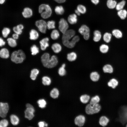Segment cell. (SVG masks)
Instances as JSON below:
<instances>
[{"mask_svg":"<svg viewBox=\"0 0 127 127\" xmlns=\"http://www.w3.org/2000/svg\"><path fill=\"white\" fill-rule=\"evenodd\" d=\"M8 124V121L6 119H2L0 121V127H6Z\"/></svg>","mask_w":127,"mask_h":127,"instance_id":"obj_48","label":"cell"},{"mask_svg":"<svg viewBox=\"0 0 127 127\" xmlns=\"http://www.w3.org/2000/svg\"><path fill=\"white\" fill-rule=\"evenodd\" d=\"M76 15L73 14L69 15L68 17V21L71 24H74L76 23L77 20Z\"/></svg>","mask_w":127,"mask_h":127,"instance_id":"obj_20","label":"cell"},{"mask_svg":"<svg viewBox=\"0 0 127 127\" xmlns=\"http://www.w3.org/2000/svg\"><path fill=\"white\" fill-rule=\"evenodd\" d=\"M42 83L45 85H49L51 82V80L50 77L48 76H44L42 78Z\"/></svg>","mask_w":127,"mask_h":127,"instance_id":"obj_35","label":"cell"},{"mask_svg":"<svg viewBox=\"0 0 127 127\" xmlns=\"http://www.w3.org/2000/svg\"><path fill=\"white\" fill-rule=\"evenodd\" d=\"M75 13L78 15L79 16L80 15V13L79 12L77 9L75 10Z\"/></svg>","mask_w":127,"mask_h":127,"instance_id":"obj_54","label":"cell"},{"mask_svg":"<svg viewBox=\"0 0 127 127\" xmlns=\"http://www.w3.org/2000/svg\"><path fill=\"white\" fill-rule=\"evenodd\" d=\"M90 96L88 95L85 94L81 95L80 98L81 102L83 103H86L89 101Z\"/></svg>","mask_w":127,"mask_h":127,"instance_id":"obj_37","label":"cell"},{"mask_svg":"<svg viewBox=\"0 0 127 127\" xmlns=\"http://www.w3.org/2000/svg\"><path fill=\"white\" fill-rule=\"evenodd\" d=\"M60 34L58 31L56 29H53L50 34V37L53 40H56L59 37Z\"/></svg>","mask_w":127,"mask_h":127,"instance_id":"obj_26","label":"cell"},{"mask_svg":"<svg viewBox=\"0 0 127 127\" xmlns=\"http://www.w3.org/2000/svg\"><path fill=\"white\" fill-rule=\"evenodd\" d=\"M94 35L93 37V40L95 42H97L99 41L101 38V32L99 30H95L93 32Z\"/></svg>","mask_w":127,"mask_h":127,"instance_id":"obj_21","label":"cell"},{"mask_svg":"<svg viewBox=\"0 0 127 127\" xmlns=\"http://www.w3.org/2000/svg\"><path fill=\"white\" fill-rule=\"evenodd\" d=\"M49 38L47 37L43 38L40 41V48L42 51H45L49 47Z\"/></svg>","mask_w":127,"mask_h":127,"instance_id":"obj_11","label":"cell"},{"mask_svg":"<svg viewBox=\"0 0 127 127\" xmlns=\"http://www.w3.org/2000/svg\"><path fill=\"white\" fill-rule=\"evenodd\" d=\"M6 0H0V4H3L5 2Z\"/></svg>","mask_w":127,"mask_h":127,"instance_id":"obj_55","label":"cell"},{"mask_svg":"<svg viewBox=\"0 0 127 127\" xmlns=\"http://www.w3.org/2000/svg\"><path fill=\"white\" fill-rule=\"evenodd\" d=\"M91 2L95 5L97 4L99 2V0H91Z\"/></svg>","mask_w":127,"mask_h":127,"instance_id":"obj_52","label":"cell"},{"mask_svg":"<svg viewBox=\"0 0 127 127\" xmlns=\"http://www.w3.org/2000/svg\"><path fill=\"white\" fill-rule=\"evenodd\" d=\"M79 33L83 36L85 40H87L89 38L90 29L86 25H82L79 29Z\"/></svg>","mask_w":127,"mask_h":127,"instance_id":"obj_6","label":"cell"},{"mask_svg":"<svg viewBox=\"0 0 127 127\" xmlns=\"http://www.w3.org/2000/svg\"><path fill=\"white\" fill-rule=\"evenodd\" d=\"M92 105L94 114L97 113L100 111L101 109V106L98 103Z\"/></svg>","mask_w":127,"mask_h":127,"instance_id":"obj_46","label":"cell"},{"mask_svg":"<svg viewBox=\"0 0 127 127\" xmlns=\"http://www.w3.org/2000/svg\"><path fill=\"white\" fill-rule=\"evenodd\" d=\"M68 24L64 18L61 19L59 22L58 27L60 31L63 34L68 30Z\"/></svg>","mask_w":127,"mask_h":127,"instance_id":"obj_10","label":"cell"},{"mask_svg":"<svg viewBox=\"0 0 127 127\" xmlns=\"http://www.w3.org/2000/svg\"><path fill=\"white\" fill-rule=\"evenodd\" d=\"M37 103L39 107L42 108H45L47 104L46 101L43 99L39 100L37 101Z\"/></svg>","mask_w":127,"mask_h":127,"instance_id":"obj_45","label":"cell"},{"mask_svg":"<svg viewBox=\"0 0 127 127\" xmlns=\"http://www.w3.org/2000/svg\"><path fill=\"white\" fill-rule=\"evenodd\" d=\"M56 2L59 3H61L64 2L66 1V0H54Z\"/></svg>","mask_w":127,"mask_h":127,"instance_id":"obj_53","label":"cell"},{"mask_svg":"<svg viewBox=\"0 0 127 127\" xmlns=\"http://www.w3.org/2000/svg\"><path fill=\"white\" fill-rule=\"evenodd\" d=\"M9 109V105L8 103L0 102V116L2 118L6 117Z\"/></svg>","mask_w":127,"mask_h":127,"instance_id":"obj_9","label":"cell"},{"mask_svg":"<svg viewBox=\"0 0 127 127\" xmlns=\"http://www.w3.org/2000/svg\"><path fill=\"white\" fill-rule=\"evenodd\" d=\"M46 123L44 121H40L38 123V125L40 127H45Z\"/></svg>","mask_w":127,"mask_h":127,"instance_id":"obj_50","label":"cell"},{"mask_svg":"<svg viewBox=\"0 0 127 127\" xmlns=\"http://www.w3.org/2000/svg\"><path fill=\"white\" fill-rule=\"evenodd\" d=\"M109 49L108 46L107 45L105 44L101 45L99 48L100 51L103 53H107Z\"/></svg>","mask_w":127,"mask_h":127,"instance_id":"obj_42","label":"cell"},{"mask_svg":"<svg viewBox=\"0 0 127 127\" xmlns=\"http://www.w3.org/2000/svg\"><path fill=\"white\" fill-rule=\"evenodd\" d=\"M39 71L37 68H34L31 71L30 77L32 80L36 79L39 73Z\"/></svg>","mask_w":127,"mask_h":127,"instance_id":"obj_18","label":"cell"},{"mask_svg":"<svg viewBox=\"0 0 127 127\" xmlns=\"http://www.w3.org/2000/svg\"><path fill=\"white\" fill-rule=\"evenodd\" d=\"M24 28V27L23 25L20 24L14 27L13 28V30L15 33L20 35L22 33V30Z\"/></svg>","mask_w":127,"mask_h":127,"instance_id":"obj_17","label":"cell"},{"mask_svg":"<svg viewBox=\"0 0 127 127\" xmlns=\"http://www.w3.org/2000/svg\"><path fill=\"white\" fill-rule=\"evenodd\" d=\"M77 55L74 52H72L68 53L67 56V59L69 61L72 62L75 61L77 59Z\"/></svg>","mask_w":127,"mask_h":127,"instance_id":"obj_23","label":"cell"},{"mask_svg":"<svg viewBox=\"0 0 127 127\" xmlns=\"http://www.w3.org/2000/svg\"><path fill=\"white\" fill-rule=\"evenodd\" d=\"M126 127H127V124L126 125Z\"/></svg>","mask_w":127,"mask_h":127,"instance_id":"obj_57","label":"cell"},{"mask_svg":"<svg viewBox=\"0 0 127 127\" xmlns=\"http://www.w3.org/2000/svg\"><path fill=\"white\" fill-rule=\"evenodd\" d=\"M75 31L73 29L67 30L63 34L62 37V42L70 40L75 36Z\"/></svg>","mask_w":127,"mask_h":127,"instance_id":"obj_7","label":"cell"},{"mask_svg":"<svg viewBox=\"0 0 127 127\" xmlns=\"http://www.w3.org/2000/svg\"><path fill=\"white\" fill-rule=\"evenodd\" d=\"M85 121V117L84 116L82 115L76 116L74 120L75 124L80 127H82L84 125Z\"/></svg>","mask_w":127,"mask_h":127,"instance_id":"obj_12","label":"cell"},{"mask_svg":"<svg viewBox=\"0 0 127 127\" xmlns=\"http://www.w3.org/2000/svg\"><path fill=\"white\" fill-rule=\"evenodd\" d=\"M90 77L91 80L94 82L98 81L100 78V75L96 71H93L90 74Z\"/></svg>","mask_w":127,"mask_h":127,"instance_id":"obj_22","label":"cell"},{"mask_svg":"<svg viewBox=\"0 0 127 127\" xmlns=\"http://www.w3.org/2000/svg\"><path fill=\"white\" fill-rule=\"evenodd\" d=\"M38 11L42 17L44 19L49 18L52 13L51 7L48 4H42L39 6Z\"/></svg>","mask_w":127,"mask_h":127,"instance_id":"obj_3","label":"cell"},{"mask_svg":"<svg viewBox=\"0 0 127 127\" xmlns=\"http://www.w3.org/2000/svg\"><path fill=\"white\" fill-rule=\"evenodd\" d=\"M10 121L11 123L14 125H16L19 123V119L16 115L12 114L10 116Z\"/></svg>","mask_w":127,"mask_h":127,"instance_id":"obj_25","label":"cell"},{"mask_svg":"<svg viewBox=\"0 0 127 127\" xmlns=\"http://www.w3.org/2000/svg\"><path fill=\"white\" fill-rule=\"evenodd\" d=\"M117 15L122 20L125 19L127 16V11L124 9H122L118 11Z\"/></svg>","mask_w":127,"mask_h":127,"instance_id":"obj_28","label":"cell"},{"mask_svg":"<svg viewBox=\"0 0 127 127\" xmlns=\"http://www.w3.org/2000/svg\"><path fill=\"white\" fill-rule=\"evenodd\" d=\"M39 37V33L36 30L32 29L30 30L29 33V38L31 40H36Z\"/></svg>","mask_w":127,"mask_h":127,"instance_id":"obj_14","label":"cell"},{"mask_svg":"<svg viewBox=\"0 0 127 127\" xmlns=\"http://www.w3.org/2000/svg\"><path fill=\"white\" fill-rule=\"evenodd\" d=\"M51 48L54 53H58L61 51L62 48L60 44L58 43H55L52 44Z\"/></svg>","mask_w":127,"mask_h":127,"instance_id":"obj_15","label":"cell"},{"mask_svg":"<svg viewBox=\"0 0 127 127\" xmlns=\"http://www.w3.org/2000/svg\"><path fill=\"white\" fill-rule=\"evenodd\" d=\"M117 4V2L115 0H107V7L110 9H113L115 8Z\"/></svg>","mask_w":127,"mask_h":127,"instance_id":"obj_32","label":"cell"},{"mask_svg":"<svg viewBox=\"0 0 127 127\" xmlns=\"http://www.w3.org/2000/svg\"><path fill=\"white\" fill-rule=\"evenodd\" d=\"M66 65L65 64H63L61 67L59 68L58 73L60 76H63L65 75L66 73V71L65 69Z\"/></svg>","mask_w":127,"mask_h":127,"instance_id":"obj_31","label":"cell"},{"mask_svg":"<svg viewBox=\"0 0 127 127\" xmlns=\"http://www.w3.org/2000/svg\"><path fill=\"white\" fill-rule=\"evenodd\" d=\"M100 101V98L98 95H96L92 97L90 102V104L92 105L98 103Z\"/></svg>","mask_w":127,"mask_h":127,"instance_id":"obj_43","label":"cell"},{"mask_svg":"<svg viewBox=\"0 0 127 127\" xmlns=\"http://www.w3.org/2000/svg\"><path fill=\"white\" fill-rule=\"evenodd\" d=\"M26 56L23 51L21 49L13 51L11 56V60L13 62L16 64L22 63L25 59Z\"/></svg>","mask_w":127,"mask_h":127,"instance_id":"obj_2","label":"cell"},{"mask_svg":"<svg viewBox=\"0 0 127 127\" xmlns=\"http://www.w3.org/2000/svg\"><path fill=\"white\" fill-rule=\"evenodd\" d=\"M31 54L33 56H35L39 52V49L38 47L35 44L33 45L30 48Z\"/></svg>","mask_w":127,"mask_h":127,"instance_id":"obj_30","label":"cell"},{"mask_svg":"<svg viewBox=\"0 0 127 127\" xmlns=\"http://www.w3.org/2000/svg\"><path fill=\"white\" fill-rule=\"evenodd\" d=\"M35 24L41 32L43 34L46 33L47 29V23L45 20H37Z\"/></svg>","mask_w":127,"mask_h":127,"instance_id":"obj_5","label":"cell"},{"mask_svg":"<svg viewBox=\"0 0 127 127\" xmlns=\"http://www.w3.org/2000/svg\"><path fill=\"white\" fill-rule=\"evenodd\" d=\"M19 35L16 33H14L12 35V38L15 40H17L19 38Z\"/></svg>","mask_w":127,"mask_h":127,"instance_id":"obj_51","label":"cell"},{"mask_svg":"<svg viewBox=\"0 0 127 127\" xmlns=\"http://www.w3.org/2000/svg\"><path fill=\"white\" fill-rule=\"evenodd\" d=\"M80 40L79 36H74L71 40L62 42L63 45L67 47L72 48L75 46L76 43Z\"/></svg>","mask_w":127,"mask_h":127,"instance_id":"obj_8","label":"cell"},{"mask_svg":"<svg viewBox=\"0 0 127 127\" xmlns=\"http://www.w3.org/2000/svg\"><path fill=\"white\" fill-rule=\"evenodd\" d=\"M55 13L57 15H61L64 12V9L63 7L61 6H56L55 9Z\"/></svg>","mask_w":127,"mask_h":127,"instance_id":"obj_36","label":"cell"},{"mask_svg":"<svg viewBox=\"0 0 127 127\" xmlns=\"http://www.w3.org/2000/svg\"><path fill=\"white\" fill-rule=\"evenodd\" d=\"M109 122V119L106 116H101L99 120V123L100 125L103 127L106 126Z\"/></svg>","mask_w":127,"mask_h":127,"instance_id":"obj_19","label":"cell"},{"mask_svg":"<svg viewBox=\"0 0 127 127\" xmlns=\"http://www.w3.org/2000/svg\"><path fill=\"white\" fill-rule=\"evenodd\" d=\"M118 84V80L112 78L107 83V85L110 87L114 89L117 86Z\"/></svg>","mask_w":127,"mask_h":127,"instance_id":"obj_24","label":"cell"},{"mask_svg":"<svg viewBox=\"0 0 127 127\" xmlns=\"http://www.w3.org/2000/svg\"><path fill=\"white\" fill-rule=\"evenodd\" d=\"M22 14L25 18H29L32 16L33 11L31 8L29 7H26L24 9Z\"/></svg>","mask_w":127,"mask_h":127,"instance_id":"obj_13","label":"cell"},{"mask_svg":"<svg viewBox=\"0 0 127 127\" xmlns=\"http://www.w3.org/2000/svg\"><path fill=\"white\" fill-rule=\"evenodd\" d=\"M11 30L8 27H4L2 31V34L4 38H7L11 32Z\"/></svg>","mask_w":127,"mask_h":127,"instance_id":"obj_38","label":"cell"},{"mask_svg":"<svg viewBox=\"0 0 127 127\" xmlns=\"http://www.w3.org/2000/svg\"><path fill=\"white\" fill-rule=\"evenodd\" d=\"M7 41L8 45L12 48H15L17 45L16 40L15 39L12 37H9L7 38Z\"/></svg>","mask_w":127,"mask_h":127,"instance_id":"obj_27","label":"cell"},{"mask_svg":"<svg viewBox=\"0 0 127 127\" xmlns=\"http://www.w3.org/2000/svg\"><path fill=\"white\" fill-rule=\"evenodd\" d=\"M112 33L114 36L118 39L121 38L122 37V32L118 29L113 30L112 31Z\"/></svg>","mask_w":127,"mask_h":127,"instance_id":"obj_34","label":"cell"},{"mask_svg":"<svg viewBox=\"0 0 127 127\" xmlns=\"http://www.w3.org/2000/svg\"><path fill=\"white\" fill-rule=\"evenodd\" d=\"M85 111L86 113L88 115L94 114L92 105L90 104H88L86 106Z\"/></svg>","mask_w":127,"mask_h":127,"instance_id":"obj_40","label":"cell"},{"mask_svg":"<svg viewBox=\"0 0 127 127\" xmlns=\"http://www.w3.org/2000/svg\"><path fill=\"white\" fill-rule=\"evenodd\" d=\"M126 4V1L123 0L117 4L115 7L116 9L118 11L124 8Z\"/></svg>","mask_w":127,"mask_h":127,"instance_id":"obj_41","label":"cell"},{"mask_svg":"<svg viewBox=\"0 0 127 127\" xmlns=\"http://www.w3.org/2000/svg\"><path fill=\"white\" fill-rule=\"evenodd\" d=\"M77 10L81 13L83 14L85 13L86 11V7L82 5H78L77 7Z\"/></svg>","mask_w":127,"mask_h":127,"instance_id":"obj_47","label":"cell"},{"mask_svg":"<svg viewBox=\"0 0 127 127\" xmlns=\"http://www.w3.org/2000/svg\"><path fill=\"white\" fill-rule=\"evenodd\" d=\"M103 71L106 73H112L113 71L112 66L109 64H107L103 67Z\"/></svg>","mask_w":127,"mask_h":127,"instance_id":"obj_29","label":"cell"},{"mask_svg":"<svg viewBox=\"0 0 127 127\" xmlns=\"http://www.w3.org/2000/svg\"><path fill=\"white\" fill-rule=\"evenodd\" d=\"M48 126V124L46 123L45 124V127H47Z\"/></svg>","mask_w":127,"mask_h":127,"instance_id":"obj_56","label":"cell"},{"mask_svg":"<svg viewBox=\"0 0 127 127\" xmlns=\"http://www.w3.org/2000/svg\"><path fill=\"white\" fill-rule=\"evenodd\" d=\"M26 108L24 111L25 117L29 120L32 119L34 116L35 109L31 104L28 103L26 105Z\"/></svg>","mask_w":127,"mask_h":127,"instance_id":"obj_4","label":"cell"},{"mask_svg":"<svg viewBox=\"0 0 127 127\" xmlns=\"http://www.w3.org/2000/svg\"><path fill=\"white\" fill-rule=\"evenodd\" d=\"M5 44V42L2 37H0V47H1L4 46Z\"/></svg>","mask_w":127,"mask_h":127,"instance_id":"obj_49","label":"cell"},{"mask_svg":"<svg viewBox=\"0 0 127 127\" xmlns=\"http://www.w3.org/2000/svg\"><path fill=\"white\" fill-rule=\"evenodd\" d=\"M112 37V34L106 32L103 35V39L104 41L106 43H109L111 41Z\"/></svg>","mask_w":127,"mask_h":127,"instance_id":"obj_39","label":"cell"},{"mask_svg":"<svg viewBox=\"0 0 127 127\" xmlns=\"http://www.w3.org/2000/svg\"><path fill=\"white\" fill-rule=\"evenodd\" d=\"M10 56L9 50L6 48H1L0 50V57L4 59H7Z\"/></svg>","mask_w":127,"mask_h":127,"instance_id":"obj_16","label":"cell"},{"mask_svg":"<svg viewBox=\"0 0 127 127\" xmlns=\"http://www.w3.org/2000/svg\"><path fill=\"white\" fill-rule=\"evenodd\" d=\"M59 94V91L57 89L53 88L50 91V96L53 99H56L58 97Z\"/></svg>","mask_w":127,"mask_h":127,"instance_id":"obj_33","label":"cell"},{"mask_svg":"<svg viewBox=\"0 0 127 127\" xmlns=\"http://www.w3.org/2000/svg\"><path fill=\"white\" fill-rule=\"evenodd\" d=\"M41 62L43 66L47 68H51L55 67L58 63V59L56 56L53 55L50 56L48 52L43 54L41 57Z\"/></svg>","mask_w":127,"mask_h":127,"instance_id":"obj_1","label":"cell"},{"mask_svg":"<svg viewBox=\"0 0 127 127\" xmlns=\"http://www.w3.org/2000/svg\"><path fill=\"white\" fill-rule=\"evenodd\" d=\"M47 23V28L48 29H53L55 28V22L54 21H49Z\"/></svg>","mask_w":127,"mask_h":127,"instance_id":"obj_44","label":"cell"}]
</instances>
